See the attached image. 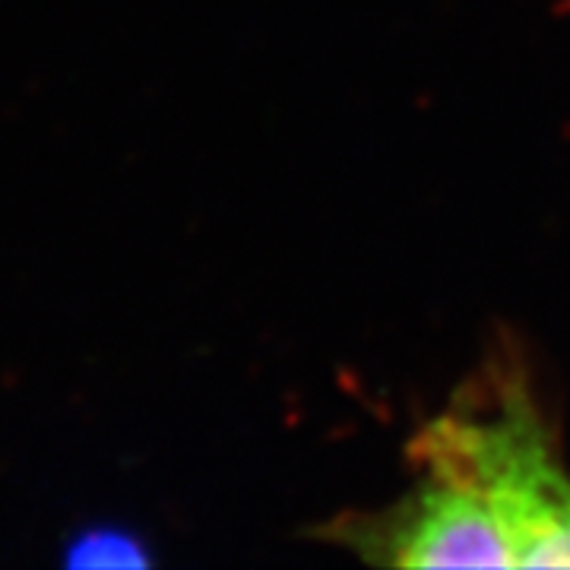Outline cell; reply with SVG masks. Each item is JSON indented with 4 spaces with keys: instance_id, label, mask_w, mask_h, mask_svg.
I'll list each match as a JSON object with an SVG mask.
<instances>
[{
    "instance_id": "obj_1",
    "label": "cell",
    "mask_w": 570,
    "mask_h": 570,
    "mask_svg": "<svg viewBox=\"0 0 570 570\" xmlns=\"http://www.w3.org/2000/svg\"><path fill=\"white\" fill-rule=\"evenodd\" d=\"M428 472L475 491L508 539L513 568H570V475L523 387L485 412H448L419 434Z\"/></svg>"
},
{
    "instance_id": "obj_2",
    "label": "cell",
    "mask_w": 570,
    "mask_h": 570,
    "mask_svg": "<svg viewBox=\"0 0 570 570\" xmlns=\"http://www.w3.org/2000/svg\"><path fill=\"white\" fill-rule=\"evenodd\" d=\"M324 535L390 568H513L489 504L438 472H428L393 508L336 520Z\"/></svg>"
},
{
    "instance_id": "obj_3",
    "label": "cell",
    "mask_w": 570,
    "mask_h": 570,
    "mask_svg": "<svg viewBox=\"0 0 570 570\" xmlns=\"http://www.w3.org/2000/svg\"><path fill=\"white\" fill-rule=\"evenodd\" d=\"M67 564L73 568H146L153 554L140 542V535L124 532L121 527H96L70 539Z\"/></svg>"
}]
</instances>
